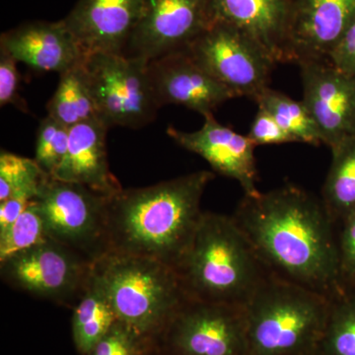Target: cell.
I'll use <instances>...</instances> for the list:
<instances>
[{"label":"cell","mask_w":355,"mask_h":355,"mask_svg":"<svg viewBox=\"0 0 355 355\" xmlns=\"http://www.w3.org/2000/svg\"><path fill=\"white\" fill-rule=\"evenodd\" d=\"M231 216L273 275L330 299L342 293L335 224L321 198L288 184L244 195Z\"/></svg>","instance_id":"obj_1"},{"label":"cell","mask_w":355,"mask_h":355,"mask_svg":"<svg viewBox=\"0 0 355 355\" xmlns=\"http://www.w3.org/2000/svg\"><path fill=\"white\" fill-rule=\"evenodd\" d=\"M214 173L198 171L109 198V253L151 259L175 268L190 248Z\"/></svg>","instance_id":"obj_2"},{"label":"cell","mask_w":355,"mask_h":355,"mask_svg":"<svg viewBox=\"0 0 355 355\" xmlns=\"http://www.w3.org/2000/svg\"><path fill=\"white\" fill-rule=\"evenodd\" d=\"M175 272L187 298L243 307L272 273L232 216L214 212H203Z\"/></svg>","instance_id":"obj_3"},{"label":"cell","mask_w":355,"mask_h":355,"mask_svg":"<svg viewBox=\"0 0 355 355\" xmlns=\"http://www.w3.org/2000/svg\"><path fill=\"white\" fill-rule=\"evenodd\" d=\"M331 299L270 273L245 305L249 355H315Z\"/></svg>","instance_id":"obj_4"},{"label":"cell","mask_w":355,"mask_h":355,"mask_svg":"<svg viewBox=\"0 0 355 355\" xmlns=\"http://www.w3.org/2000/svg\"><path fill=\"white\" fill-rule=\"evenodd\" d=\"M94 268L119 321L153 340L187 299L175 270L151 259L109 253Z\"/></svg>","instance_id":"obj_5"},{"label":"cell","mask_w":355,"mask_h":355,"mask_svg":"<svg viewBox=\"0 0 355 355\" xmlns=\"http://www.w3.org/2000/svg\"><path fill=\"white\" fill-rule=\"evenodd\" d=\"M109 198L83 184L49 177L33 200L49 239L94 263L110 252Z\"/></svg>","instance_id":"obj_6"},{"label":"cell","mask_w":355,"mask_h":355,"mask_svg":"<svg viewBox=\"0 0 355 355\" xmlns=\"http://www.w3.org/2000/svg\"><path fill=\"white\" fill-rule=\"evenodd\" d=\"M98 119L107 127L140 128L160 109L148 62L119 53H94L83 60Z\"/></svg>","instance_id":"obj_7"},{"label":"cell","mask_w":355,"mask_h":355,"mask_svg":"<svg viewBox=\"0 0 355 355\" xmlns=\"http://www.w3.org/2000/svg\"><path fill=\"white\" fill-rule=\"evenodd\" d=\"M93 268L92 261L51 239L0 261L9 286L70 309L83 295Z\"/></svg>","instance_id":"obj_8"},{"label":"cell","mask_w":355,"mask_h":355,"mask_svg":"<svg viewBox=\"0 0 355 355\" xmlns=\"http://www.w3.org/2000/svg\"><path fill=\"white\" fill-rule=\"evenodd\" d=\"M154 343L165 355H249L245 307L187 298Z\"/></svg>","instance_id":"obj_9"},{"label":"cell","mask_w":355,"mask_h":355,"mask_svg":"<svg viewBox=\"0 0 355 355\" xmlns=\"http://www.w3.org/2000/svg\"><path fill=\"white\" fill-rule=\"evenodd\" d=\"M186 51L237 97L254 101L270 87V76L277 64L249 35L221 22H214Z\"/></svg>","instance_id":"obj_10"},{"label":"cell","mask_w":355,"mask_h":355,"mask_svg":"<svg viewBox=\"0 0 355 355\" xmlns=\"http://www.w3.org/2000/svg\"><path fill=\"white\" fill-rule=\"evenodd\" d=\"M212 24L210 0H146L123 55L149 62L186 50Z\"/></svg>","instance_id":"obj_11"},{"label":"cell","mask_w":355,"mask_h":355,"mask_svg":"<svg viewBox=\"0 0 355 355\" xmlns=\"http://www.w3.org/2000/svg\"><path fill=\"white\" fill-rule=\"evenodd\" d=\"M303 103L316 123L323 144L335 150L355 137V77L326 60L301 62Z\"/></svg>","instance_id":"obj_12"},{"label":"cell","mask_w":355,"mask_h":355,"mask_svg":"<svg viewBox=\"0 0 355 355\" xmlns=\"http://www.w3.org/2000/svg\"><path fill=\"white\" fill-rule=\"evenodd\" d=\"M149 76L159 107L184 106L203 116L237 98L196 62L186 50L148 62Z\"/></svg>","instance_id":"obj_13"},{"label":"cell","mask_w":355,"mask_h":355,"mask_svg":"<svg viewBox=\"0 0 355 355\" xmlns=\"http://www.w3.org/2000/svg\"><path fill=\"white\" fill-rule=\"evenodd\" d=\"M167 133L180 146L205 159L222 176L235 180L244 195H257L258 169L254 144L247 135L221 125L214 114L205 116V123L195 132H182L169 127Z\"/></svg>","instance_id":"obj_14"},{"label":"cell","mask_w":355,"mask_h":355,"mask_svg":"<svg viewBox=\"0 0 355 355\" xmlns=\"http://www.w3.org/2000/svg\"><path fill=\"white\" fill-rule=\"evenodd\" d=\"M355 21V0H291L289 62L326 60Z\"/></svg>","instance_id":"obj_15"},{"label":"cell","mask_w":355,"mask_h":355,"mask_svg":"<svg viewBox=\"0 0 355 355\" xmlns=\"http://www.w3.org/2000/svg\"><path fill=\"white\" fill-rule=\"evenodd\" d=\"M146 0H78L65 24L85 57L123 55Z\"/></svg>","instance_id":"obj_16"},{"label":"cell","mask_w":355,"mask_h":355,"mask_svg":"<svg viewBox=\"0 0 355 355\" xmlns=\"http://www.w3.org/2000/svg\"><path fill=\"white\" fill-rule=\"evenodd\" d=\"M0 46L18 62L39 71L60 74L85 58L64 19L35 21L18 26L2 33Z\"/></svg>","instance_id":"obj_17"},{"label":"cell","mask_w":355,"mask_h":355,"mask_svg":"<svg viewBox=\"0 0 355 355\" xmlns=\"http://www.w3.org/2000/svg\"><path fill=\"white\" fill-rule=\"evenodd\" d=\"M212 20L233 26L263 46L277 64L289 62L291 0H210Z\"/></svg>","instance_id":"obj_18"},{"label":"cell","mask_w":355,"mask_h":355,"mask_svg":"<svg viewBox=\"0 0 355 355\" xmlns=\"http://www.w3.org/2000/svg\"><path fill=\"white\" fill-rule=\"evenodd\" d=\"M108 130L97 118L70 128L67 155L53 178L83 184L107 197L123 190L110 170L106 142Z\"/></svg>","instance_id":"obj_19"},{"label":"cell","mask_w":355,"mask_h":355,"mask_svg":"<svg viewBox=\"0 0 355 355\" xmlns=\"http://www.w3.org/2000/svg\"><path fill=\"white\" fill-rule=\"evenodd\" d=\"M72 310L74 345L79 354L85 355L118 321L108 293L94 268L83 295Z\"/></svg>","instance_id":"obj_20"},{"label":"cell","mask_w":355,"mask_h":355,"mask_svg":"<svg viewBox=\"0 0 355 355\" xmlns=\"http://www.w3.org/2000/svg\"><path fill=\"white\" fill-rule=\"evenodd\" d=\"M83 60L60 74L57 90L46 106L48 116L69 128L98 119Z\"/></svg>","instance_id":"obj_21"},{"label":"cell","mask_w":355,"mask_h":355,"mask_svg":"<svg viewBox=\"0 0 355 355\" xmlns=\"http://www.w3.org/2000/svg\"><path fill=\"white\" fill-rule=\"evenodd\" d=\"M331 155L321 200L336 225L355 210V137L331 151Z\"/></svg>","instance_id":"obj_22"},{"label":"cell","mask_w":355,"mask_h":355,"mask_svg":"<svg viewBox=\"0 0 355 355\" xmlns=\"http://www.w3.org/2000/svg\"><path fill=\"white\" fill-rule=\"evenodd\" d=\"M254 102L258 108L272 114L294 142L314 146L323 144L316 123L303 101H296L284 93L268 87Z\"/></svg>","instance_id":"obj_23"},{"label":"cell","mask_w":355,"mask_h":355,"mask_svg":"<svg viewBox=\"0 0 355 355\" xmlns=\"http://www.w3.org/2000/svg\"><path fill=\"white\" fill-rule=\"evenodd\" d=\"M315 355H355V291L331 299L330 311Z\"/></svg>","instance_id":"obj_24"},{"label":"cell","mask_w":355,"mask_h":355,"mask_svg":"<svg viewBox=\"0 0 355 355\" xmlns=\"http://www.w3.org/2000/svg\"><path fill=\"white\" fill-rule=\"evenodd\" d=\"M50 175L35 159L1 151L0 153V202L18 193L35 198Z\"/></svg>","instance_id":"obj_25"},{"label":"cell","mask_w":355,"mask_h":355,"mask_svg":"<svg viewBox=\"0 0 355 355\" xmlns=\"http://www.w3.org/2000/svg\"><path fill=\"white\" fill-rule=\"evenodd\" d=\"M33 200L19 218L0 233V261L49 240L43 219Z\"/></svg>","instance_id":"obj_26"},{"label":"cell","mask_w":355,"mask_h":355,"mask_svg":"<svg viewBox=\"0 0 355 355\" xmlns=\"http://www.w3.org/2000/svg\"><path fill=\"white\" fill-rule=\"evenodd\" d=\"M69 141V128L46 116L36 135L35 160L46 174L53 177L64 162Z\"/></svg>","instance_id":"obj_27"},{"label":"cell","mask_w":355,"mask_h":355,"mask_svg":"<svg viewBox=\"0 0 355 355\" xmlns=\"http://www.w3.org/2000/svg\"><path fill=\"white\" fill-rule=\"evenodd\" d=\"M156 350L153 338L118 320L85 355H153Z\"/></svg>","instance_id":"obj_28"},{"label":"cell","mask_w":355,"mask_h":355,"mask_svg":"<svg viewBox=\"0 0 355 355\" xmlns=\"http://www.w3.org/2000/svg\"><path fill=\"white\" fill-rule=\"evenodd\" d=\"M338 277L343 291H355V210L340 222Z\"/></svg>","instance_id":"obj_29"},{"label":"cell","mask_w":355,"mask_h":355,"mask_svg":"<svg viewBox=\"0 0 355 355\" xmlns=\"http://www.w3.org/2000/svg\"><path fill=\"white\" fill-rule=\"evenodd\" d=\"M17 62L6 49L0 46V106L12 105L20 111L27 112V104L18 93L20 76Z\"/></svg>","instance_id":"obj_30"},{"label":"cell","mask_w":355,"mask_h":355,"mask_svg":"<svg viewBox=\"0 0 355 355\" xmlns=\"http://www.w3.org/2000/svg\"><path fill=\"white\" fill-rule=\"evenodd\" d=\"M247 137L256 146L292 144L293 139L265 110L259 108Z\"/></svg>","instance_id":"obj_31"},{"label":"cell","mask_w":355,"mask_h":355,"mask_svg":"<svg viewBox=\"0 0 355 355\" xmlns=\"http://www.w3.org/2000/svg\"><path fill=\"white\" fill-rule=\"evenodd\" d=\"M326 62L343 73L355 77V21L336 42Z\"/></svg>","instance_id":"obj_32"},{"label":"cell","mask_w":355,"mask_h":355,"mask_svg":"<svg viewBox=\"0 0 355 355\" xmlns=\"http://www.w3.org/2000/svg\"><path fill=\"white\" fill-rule=\"evenodd\" d=\"M33 198L31 196L18 193L0 202V233L4 232L19 218Z\"/></svg>","instance_id":"obj_33"},{"label":"cell","mask_w":355,"mask_h":355,"mask_svg":"<svg viewBox=\"0 0 355 355\" xmlns=\"http://www.w3.org/2000/svg\"><path fill=\"white\" fill-rule=\"evenodd\" d=\"M153 355H165V354H160V352H157V350H156V352H154V354Z\"/></svg>","instance_id":"obj_34"}]
</instances>
